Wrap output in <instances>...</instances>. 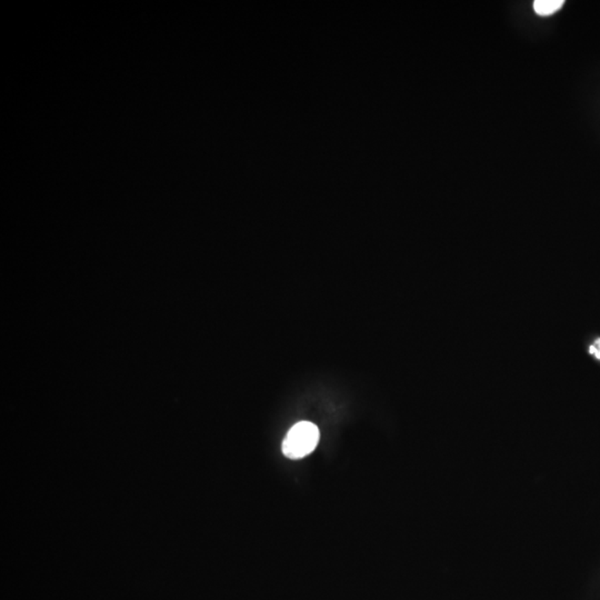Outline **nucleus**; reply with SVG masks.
Listing matches in <instances>:
<instances>
[{"label":"nucleus","instance_id":"3","mask_svg":"<svg viewBox=\"0 0 600 600\" xmlns=\"http://www.w3.org/2000/svg\"><path fill=\"white\" fill-rule=\"evenodd\" d=\"M589 354L594 356L595 358L600 360V338L596 339L594 344L589 347Z\"/></svg>","mask_w":600,"mask_h":600},{"label":"nucleus","instance_id":"2","mask_svg":"<svg viewBox=\"0 0 600 600\" xmlns=\"http://www.w3.org/2000/svg\"><path fill=\"white\" fill-rule=\"evenodd\" d=\"M564 3V0H536L533 1V9L537 15L551 16L558 12Z\"/></svg>","mask_w":600,"mask_h":600},{"label":"nucleus","instance_id":"1","mask_svg":"<svg viewBox=\"0 0 600 600\" xmlns=\"http://www.w3.org/2000/svg\"><path fill=\"white\" fill-rule=\"evenodd\" d=\"M319 429L315 424L300 422L292 426L283 443V452L290 459H300L312 454L319 443Z\"/></svg>","mask_w":600,"mask_h":600}]
</instances>
